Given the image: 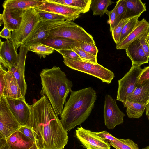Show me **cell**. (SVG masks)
<instances>
[{
  "instance_id": "6da1fadb",
  "label": "cell",
  "mask_w": 149,
  "mask_h": 149,
  "mask_svg": "<svg viewBox=\"0 0 149 149\" xmlns=\"http://www.w3.org/2000/svg\"><path fill=\"white\" fill-rule=\"evenodd\" d=\"M25 125L31 128L40 149H63L67 143V131L45 95L31 105Z\"/></svg>"
},
{
  "instance_id": "7a4b0ae2",
  "label": "cell",
  "mask_w": 149,
  "mask_h": 149,
  "mask_svg": "<svg viewBox=\"0 0 149 149\" xmlns=\"http://www.w3.org/2000/svg\"><path fill=\"white\" fill-rule=\"evenodd\" d=\"M96 99V92L91 87L71 91L60 115L66 131L80 125L88 118Z\"/></svg>"
},
{
  "instance_id": "3957f363",
  "label": "cell",
  "mask_w": 149,
  "mask_h": 149,
  "mask_svg": "<svg viewBox=\"0 0 149 149\" xmlns=\"http://www.w3.org/2000/svg\"><path fill=\"white\" fill-rule=\"evenodd\" d=\"M40 75L42 87L40 94L45 95L55 112L60 115L66 99L73 86L72 81L58 67L43 69Z\"/></svg>"
},
{
  "instance_id": "277c9868",
  "label": "cell",
  "mask_w": 149,
  "mask_h": 149,
  "mask_svg": "<svg viewBox=\"0 0 149 149\" xmlns=\"http://www.w3.org/2000/svg\"><path fill=\"white\" fill-rule=\"evenodd\" d=\"M35 8L23 11L21 22L18 29L12 31L11 40L17 50L23 45L38 24L41 21Z\"/></svg>"
},
{
  "instance_id": "5b68a950",
  "label": "cell",
  "mask_w": 149,
  "mask_h": 149,
  "mask_svg": "<svg viewBox=\"0 0 149 149\" xmlns=\"http://www.w3.org/2000/svg\"><path fill=\"white\" fill-rule=\"evenodd\" d=\"M63 58V62L66 66L71 69L95 77L103 82L110 84L115 77L112 71L98 63Z\"/></svg>"
},
{
  "instance_id": "8992f818",
  "label": "cell",
  "mask_w": 149,
  "mask_h": 149,
  "mask_svg": "<svg viewBox=\"0 0 149 149\" xmlns=\"http://www.w3.org/2000/svg\"><path fill=\"white\" fill-rule=\"evenodd\" d=\"M48 37H61L76 41L95 43L91 35L82 27L71 21H63L59 26L50 31Z\"/></svg>"
},
{
  "instance_id": "52a82bcc",
  "label": "cell",
  "mask_w": 149,
  "mask_h": 149,
  "mask_svg": "<svg viewBox=\"0 0 149 149\" xmlns=\"http://www.w3.org/2000/svg\"><path fill=\"white\" fill-rule=\"evenodd\" d=\"M142 70L140 66L132 63L129 71L118 81L117 100L122 102L127 101L137 86L138 79Z\"/></svg>"
},
{
  "instance_id": "ba28073f",
  "label": "cell",
  "mask_w": 149,
  "mask_h": 149,
  "mask_svg": "<svg viewBox=\"0 0 149 149\" xmlns=\"http://www.w3.org/2000/svg\"><path fill=\"white\" fill-rule=\"evenodd\" d=\"M22 125L9 109L6 97H0V139L7 138Z\"/></svg>"
},
{
  "instance_id": "9c48e42d",
  "label": "cell",
  "mask_w": 149,
  "mask_h": 149,
  "mask_svg": "<svg viewBox=\"0 0 149 149\" xmlns=\"http://www.w3.org/2000/svg\"><path fill=\"white\" fill-rule=\"evenodd\" d=\"M104 123L109 129L122 124L125 115L119 109L115 99L109 94L105 96L103 109Z\"/></svg>"
},
{
  "instance_id": "30bf717a",
  "label": "cell",
  "mask_w": 149,
  "mask_h": 149,
  "mask_svg": "<svg viewBox=\"0 0 149 149\" xmlns=\"http://www.w3.org/2000/svg\"><path fill=\"white\" fill-rule=\"evenodd\" d=\"M35 8L63 15L70 21L74 20L80 17L81 14L84 13L81 9L51 2L49 0H46L45 2Z\"/></svg>"
},
{
  "instance_id": "8fae6325",
  "label": "cell",
  "mask_w": 149,
  "mask_h": 149,
  "mask_svg": "<svg viewBox=\"0 0 149 149\" xmlns=\"http://www.w3.org/2000/svg\"><path fill=\"white\" fill-rule=\"evenodd\" d=\"M77 138L87 149H110V145L96 134L95 132L81 127L76 130Z\"/></svg>"
},
{
  "instance_id": "7c38bea8",
  "label": "cell",
  "mask_w": 149,
  "mask_h": 149,
  "mask_svg": "<svg viewBox=\"0 0 149 149\" xmlns=\"http://www.w3.org/2000/svg\"><path fill=\"white\" fill-rule=\"evenodd\" d=\"M62 22L41 20L23 45L28 47L34 44L41 42L48 37L51 30L59 26Z\"/></svg>"
},
{
  "instance_id": "4fadbf2b",
  "label": "cell",
  "mask_w": 149,
  "mask_h": 149,
  "mask_svg": "<svg viewBox=\"0 0 149 149\" xmlns=\"http://www.w3.org/2000/svg\"><path fill=\"white\" fill-rule=\"evenodd\" d=\"M28 47L24 45L20 47L19 59L17 63L9 70L13 74L16 79L21 89L23 98L25 100L27 85L25 79V67Z\"/></svg>"
},
{
  "instance_id": "5bb4252c",
  "label": "cell",
  "mask_w": 149,
  "mask_h": 149,
  "mask_svg": "<svg viewBox=\"0 0 149 149\" xmlns=\"http://www.w3.org/2000/svg\"><path fill=\"white\" fill-rule=\"evenodd\" d=\"M0 65L8 70L17 63L19 54L10 40L2 41L0 39Z\"/></svg>"
},
{
  "instance_id": "9a60e30c",
  "label": "cell",
  "mask_w": 149,
  "mask_h": 149,
  "mask_svg": "<svg viewBox=\"0 0 149 149\" xmlns=\"http://www.w3.org/2000/svg\"><path fill=\"white\" fill-rule=\"evenodd\" d=\"M6 98L9 109L15 118L22 126L25 125L30 113L31 105L23 98Z\"/></svg>"
},
{
  "instance_id": "2e32d148",
  "label": "cell",
  "mask_w": 149,
  "mask_h": 149,
  "mask_svg": "<svg viewBox=\"0 0 149 149\" xmlns=\"http://www.w3.org/2000/svg\"><path fill=\"white\" fill-rule=\"evenodd\" d=\"M149 31V23L144 19L139 21L134 30L123 40L116 45L118 50L125 49L131 43L139 39Z\"/></svg>"
},
{
  "instance_id": "e0dca14e",
  "label": "cell",
  "mask_w": 149,
  "mask_h": 149,
  "mask_svg": "<svg viewBox=\"0 0 149 149\" xmlns=\"http://www.w3.org/2000/svg\"><path fill=\"white\" fill-rule=\"evenodd\" d=\"M125 49L127 56L132 61V63L141 66L148 62L149 58L143 50L139 39L130 44Z\"/></svg>"
},
{
  "instance_id": "ac0fdd59",
  "label": "cell",
  "mask_w": 149,
  "mask_h": 149,
  "mask_svg": "<svg viewBox=\"0 0 149 149\" xmlns=\"http://www.w3.org/2000/svg\"><path fill=\"white\" fill-rule=\"evenodd\" d=\"M4 78L5 86L3 96L13 99L23 98L21 89L13 73L10 71H7Z\"/></svg>"
},
{
  "instance_id": "d6986e66",
  "label": "cell",
  "mask_w": 149,
  "mask_h": 149,
  "mask_svg": "<svg viewBox=\"0 0 149 149\" xmlns=\"http://www.w3.org/2000/svg\"><path fill=\"white\" fill-rule=\"evenodd\" d=\"M23 11H13L4 9L0 14V21H2L4 26L8 28L11 31L17 30L20 24Z\"/></svg>"
},
{
  "instance_id": "ffe728a7",
  "label": "cell",
  "mask_w": 149,
  "mask_h": 149,
  "mask_svg": "<svg viewBox=\"0 0 149 149\" xmlns=\"http://www.w3.org/2000/svg\"><path fill=\"white\" fill-rule=\"evenodd\" d=\"M46 0H6L4 1V9L23 11L30 8H36L44 3Z\"/></svg>"
},
{
  "instance_id": "44dd1931",
  "label": "cell",
  "mask_w": 149,
  "mask_h": 149,
  "mask_svg": "<svg viewBox=\"0 0 149 149\" xmlns=\"http://www.w3.org/2000/svg\"><path fill=\"white\" fill-rule=\"evenodd\" d=\"M149 96V80L138 84L127 101L143 104H147Z\"/></svg>"
},
{
  "instance_id": "7402d4cb",
  "label": "cell",
  "mask_w": 149,
  "mask_h": 149,
  "mask_svg": "<svg viewBox=\"0 0 149 149\" xmlns=\"http://www.w3.org/2000/svg\"><path fill=\"white\" fill-rule=\"evenodd\" d=\"M6 139L12 149H29L35 142L18 130Z\"/></svg>"
},
{
  "instance_id": "603a6c76",
  "label": "cell",
  "mask_w": 149,
  "mask_h": 149,
  "mask_svg": "<svg viewBox=\"0 0 149 149\" xmlns=\"http://www.w3.org/2000/svg\"><path fill=\"white\" fill-rule=\"evenodd\" d=\"M40 43L48 46L56 51L71 49L73 46H78L77 41L61 37H48Z\"/></svg>"
},
{
  "instance_id": "cb8c5ba5",
  "label": "cell",
  "mask_w": 149,
  "mask_h": 149,
  "mask_svg": "<svg viewBox=\"0 0 149 149\" xmlns=\"http://www.w3.org/2000/svg\"><path fill=\"white\" fill-rule=\"evenodd\" d=\"M126 8L125 19L141 15L146 10L145 4L141 0H124Z\"/></svg>"
},
{
  "instance_id": "d4e9b609",
  "label": "cell",
  "mask_w": 149,
  "mask_h": 149,
  "mask_svg": "<svg viewBox=\"0 0 149 149\" xmlns=\"http://www.w3.org/2000/svg\"><path fill=\"white\" fill-rule=\"evenodd\" d=\"M127 108L126 113L130 118H139L143 115L147 104H141L128 101L122 102Z\"/></svg>"
},
{
  "instance_id": "484cf974",
  "label": "cell",
  "mask_w": 149,
  "mask_h": 149,
  "mask_svg": "<svg viewBox=\"0 0 149 149\" xmlns=\"http://www.w3.org/2000/svg\"><path fill=\"white\" fill-rule=\"evenodd\" d=\"M57 3L81 9L84 13L88 12L90 9L91 0H49Z\"/></svg>"
},
{
  "instance_id": "4316f807",
  "label": "cell",
  "mask_w": 149,
  "mask_h": 149,
  "mask_svg": "<svg viewBox=\"0 0 149 149\" xmlns=\"http://www.w3.org/2000/svg\"><path fill=\"white\" fill-rule=\"evenodd\" d=\"M113 3L111 0H91L90 9L93 15L102 17L106 13L108 6Z\"/></svg>"
},
{
  "instance_id": "83f0119b",
  "label": "cell",
  "mask_w": 149,
  "mask_h": 149,
  "mask_svg": "<svg viewBox=\"0 0 149 149\" xmlns=\"http://www.w3.org/2000/svg\"><path fill=\"white\" fill-rule=\"evenodd\" d=\"M28 50L35 52L40 58H45L46 56L52 54L55 50L48 46L38 42L29 46L28 47Z\"/></svg>"
},
{
  "instance_id": "f1b7e54d",
  "label": "cell",
  "mask_w": 149,
  "mask_h": 149,
  "mask_svg": "<svg viewBox=\"0 0 149 149\" xmlns=\"http://www.w3.org/2000/svg\"><path fill=\"white\" fill-rule=\"evenodd\" d=\"M109 143L116 149H139L138 145L130 139L117 138L116 140Z\"/></svg>"
},
{
  "instance_id": "f546056e",
  "label": "cell",
  "mask_w": 149,
  "mask_h": 149,
  "mask_svg": "<svg viewBox=\"0 0 149 149\" xmlns=\"http://www.w3.org/2000/svg\"><path fill=\"white\" fill-rule=\"evenodd\" d=\"M35 9L42 20L54 22L69 21L67 18L63 15L36 9Z\"/></svg>"
},
{
  "instance_id": "4dcf8cb0",
  "label": "cell",
  "mask_w": 149,
  "mask_h": 149,
  "mask_svg": "<svg viewBox=\"0 0 149 149\" xmlns=\"http://www.w3.org/2000/svg\"><path fill=\"white\" fill-rule=\"evenodd\" d=\"M140 16L139 15L131 18L125 25L122 29L119 42L118 44L121 42L134 30L139 21L138 18Z\"/></svg>"
},
{
  "instance_id": "1f68e13d",
  "label": "cell",
  "mask_w": 149,
  "mask_h": 149,
  "mask_svg": "<svg viewBox=\"0 0 149 149\" xmlns=\"http://www.w3.org/2000/svg\"><path fill=\"white\" fill-rule=\"evenodd\" d=\"M71 48L77 54L83 61L94 64L98 63L97 56L84 51L78 46H73Z\"/></svg>"
},
{
  "instance_id": "d6a6232c",
  "label": "cell",
  "mask_w": 149,
  "mask_h": 149,
  "mask_svg": "<svg viewBox=\"0 0 149 149\" xmlns=\"http://www.w3.org/2000/svg\"><path fill=\"white\" fill-rule=\"evenodd\" d=\"M131 18L125 19L121 20L112 31V37L116 45L119 42L120 35L123 27Z\"/></svg>"
},
{
  "instance_id": "836d02e7",
  "label": "cell",
  "mask_w": 149,
  "mask_h": 149,
  "mask_svg": "<svg viewBox=\"0 0 149 149\" xmlns=\"http://www.w3.org/2000/svg\"><path fill=\"white\" fill-rule=\"evenodd\" d=\"M115 6L116 21L118 25L121 20L125 19L126 8L124 0L117 1Z\"/></svg>"
},
{
  "instance_id": "e575fe53",
  "label": "cell",
  "mask_w": 149,
  "mask_h": 149,
  "mask_svg": "<svg viewBox=\"0 0 149 149\" xmlns=\"http://www.w3.org/2000/svg\"><path fill=\"white\" fill-rule=\"evenodd\" d=\"M78 46L84 51L97 56L98 50L95 43H89L81 40H78Z\"/></svg>"
},
{
  "instance_id": "d590c367",
  "label": "cell",
  "mask_w": 149,
  "mask_h": 149,
  "mask_svg": "<svg viewBox=\"0 0 149 149\" xmlns=\"http://www.w3.org/2000/svg\"><path fill=\"white\" fill-rule=\"evenodd\" d=\"M56 51L61 54L63 58L74 60L83 61L77 54L72 49H61Z\"/></svg>"
},
{
  "instance_id": "8d00e7d4",
  "label": "cell",
  "mask_w": 149,
  "mask_h": 149,
  "mask_svg": "<svg viewBox=\"0 0 149 149\" xmlns=\"http://www.w3.org/2000/svg\"><path fill=\"white\" fill-rule=\"evenodd\" d=\"M116 10V7L115 6L112 10L109 11L107 10L106 13L109 17V19L107 22L110 25V31L111 32L114 28L117 25Z\"/></svg>"
},
{
  "instance_id": "74e56055",
  "label": "cell",
  "mask_w": 149,
  "mask_h": 149,
  "mask_svg": "<svg viewBox=\"0 0 149 149\" xmlns=\"http://www.w3.org/2000/svg\"><path fill=\"white\" fill-rule=\"evenodd\" d=\"M96 133L103 141L108 143L111 141H115L117 139L106 131L96 132Z\"/></svg>"
},
{
  "instance_id": "f35d334b",
  "label": "cell",
  "mask_w": 149,
  "mask_h": 149,
  "mask_svg": "<svg viewBox=\"0 0 149 149\" xmlns=\"http://www.w3.org/2000/svg\"><path fill=\"white\" fill-rule=\"evenodd\" d=\"M28 138L35 142V139L31 128L26 125L21 126L18 130Z\"/></svg>"
},
{
  "instance_id": "ab89813d",
  "label": "cell",
  "mask_w": 149,
  "mask_h": 149,
  "mask_svg": "<svg viewBox=\"0 0 149 149\" xmlns=\"http://www.w3.org/2000/svg\"><path fill=\"white\" fill-rule=\"evenodd\" d=\"M148 31L140 38L139 40L146 54L149 58V45L147 39V36Z\"/></svg>"
},
{
  "instance_id": "60d3db41",
  "label": "cell",
  "mask_w": 149,
  "mask_h": 149,
  "mask_svg": "<svg viewBox=\"0 0 149 149\" xmlns=\"http://www.w3.org/2000/svg\"><path fill=\"white\" fill-rule=\"evenodd\" d=\"M7 71L0 65V97L3 96L5 86L4 75Z\"/></svg>"
},
{
  "instance_id": "b9f144b4",
  "label": "cell",
  "mask_w": 149,
  "mask_h": 149,
  "mask_svg": "<svg viewBox=\"0 0 149 149\" xmlns=\"http://www.w3.org/2000/svg\"><path fill=\"white\" fill-rule=\"evenodd\" d=\"M149 80V66L145 67L139 77L138 84H141L143 81Z\"/></svg>"
},
{
  "instance_id": "7bdbcfd3",
  "label": "cell",
  "mask_w": 149,
  "mask_h": 149,
  "mask_svg": "<svg viewBox=\"0 0 149 149\" xmlns=\"http://www.w3.org/2000/svg\"><path fill=\"white\" fill-rule=\"evenodd\" d=\"M11 31L7 27L4 26L0 32L1 37L6 40H11Z\"/></svg>"
},
{
  "instance_id": "ee69618b",
  "label": "cell",
  "mask_w": 149,
  "mask_h": 149,
  "mask_svg": "<svg viewBox=\"0 0 149 149\" xmlns=\"http://www.w3.org/2000/svg\"><path fill=\"white\" fill-rule=\"evenodd\" d=\"M0 149H12L6 139H0Z\"/></svg>"
},
{
  "instance_id": "f6af8a7d",
  "label": "cell",
  "mask_w": 149,
  "mask_h": 149,
  "mask_svg": "<svg viewBox=\"0 0 149 149\" xmlns=\"http://www.w3.org/2000/svg\"><path fill=\"white\" fill-rule=\"evenodd\" d=\"M145 110L146 115L149 121V102L147 104Z\"/></svg>"
},
{
  "instance_id": "bcb514c9",
  "label": "cell",
  "mask_w": 149,
  "mask_h": 149,
  "mask_svg": "<svg viewBox=\"0 0 149 149\" xmlns=\"http://www.w3.org/2000/svg\"><path fill=\"white\" fill-rule=\"evenodd\" d=\"M29 149H40L37 145L36 142H35L31 147Z\"/></svg>"
},
{
  "instance_id": "7dc6e473",
  "label": "cell",
  "mask_w": 149,
  "mask_h": 149,
  "mask_svg": "<svg viewBox=\"0 0 149 149\" xmlns=\"http://www.w3.org/2000/svg\"><path fill=\"white\" fill-rule=\"evenodd\" d=\"M147 40L148 42L149 45V31L147 33Z\"/></svg>"
},
{
  "instance_id": "c3c4849f",
  "label": "cell",
  "mask_w": 149,
  "mask_h": 149,
  "mask_svg": "<svg viewBox=\"0 0 149 149\" xmlns=\"http://www.w3.org/2000/svg\"><path fill=\"white\" fill-rule=\"evenodd\" d=\"M142 149H149V146H147L143 148Z\"/></svg>"
},
{
  "instance_id": "681fc988",
  "label": "cell",
  "mask_w": 149,
  "mask_h": 149,
  "mask_svg": "<svg viewBox=\"0 0 149 149\" xmlns=\"http://www.w3.org/2000/svg\"><path fill=\"white\" fill-rule=\"evenodd\" d=\"M148 103L149 102V97H148Z\"/></svg>"
}]
</instances>
